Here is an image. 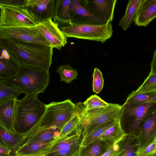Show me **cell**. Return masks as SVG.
<instances>
[{"label": "cell", "instance_id": "obj_9", "mask_svg": "<svg viewBox=\"0 0 156 156\" xmlns=\"http://www.w3.org/2000/svg\"><path fill=\"white\" fill-rule=\"evenodd\" d=\"M0 38L51 46L37 29L36 26L28 27L0 26Z\"/></svg>", "mask_w": 156, "mask_h": 156}, {"label": "cell", "instance_id": "obj_39", "mask_svg": "<svg viewBox=\"0 0 156 156\" xmlns=\"http://www.w3.org/2000/svg\"><path fill=\"white\" fill-rule=\"evenodd\" d=\"M150 66L151 71L150 73L156 74V49L154 51Z\"/></svg>", "mask_w": 156, "mask_h": 156}, {"label": "cell", "instance_id": "obj_34", "mask_svg": "<svg viewBox=\"0 0 156 156\" xmlns=\"http://www.w3.org/2000/svg\"><path fill=\"white\" fill-rule=\"evenodd\" d=\"M92 76L93 91L98 94L102 89L104 84L102 74L99 69L96 67L94 69Z\"/></svg>", "mask_w": 156, "mask_h": 156}, {"label": "cell", "instance_id": "obj_30", "mask_svg": "<svg viewBox=\"0 0 156 156\" xmlns=\"http://www.w3.org/2000/svg\"><path fill=\"white\" fill-rule=\"evenodd\" d=\"M21 94L16 88L0 79V102L11 98H18Z\"/></svg>", "mask_w": 156, "mask_h": 156}, {"label": "cell", "instance_id": "obj_26", "mask_svg": "<svg viewBox=\"0 0 156 156\" xmlns=\"http://www.w3.org/2000/svg\"><path fill=\"white\" fill-rule=\"evenodd\" d=\"M119 119H112L109 120L93 132L83 137L80 144L81 150L90 144L100 140V137L109 128Z\"/></svg>", "mask_w": 156, "mask_h": 156}, {"label": "cell", "instance_id": "obj_14", "mask_svg": "<svg viewBox=\"0 0 156 156\" xmlns=\"http://www.w3.org/2000/svg\"><path fill=\"white\" fill-rule=\"evenodd\" d=\"M116 0H80V4L91 13L111 23Z\"/></svg>", "mask_w": 156, "mask_h": 156}, {"label": "cell", "instance_id": "obj_41", "mask_svg": "<svg viewBox=\"0 0 156 156\" xmlns=\"http://www.w3.org/2000/svg\"><path fill=\"white\" fill-rule=\"evenodd\" d=\"M12 156H14V155H12Z\"/></svg>", "mask_w": 156, "mask_h": 156}, {"label": "cell", "instance_id": "obj_29", "mask_svg": "<svg viewBox=\"0 0 156 156\" xmlns=\"http://www.w3.org/2000/svg\"><path fill=\"white\" fill-rule=\"evenodd\" d=\"M56 71L60 75V81L66 83H70L76 79L78 75L77 70L69 64L59 66Z\"/></svg>", "mask_w": 156, "mask_h": 156}, {"label": "cell", "instance_id": "obj_21", "mask_svg": "<svg viewBox=\"0 0 156 156\" xmlns=\"http://www.w3.org/2000/svg\"><path fill=\"white\" fill-rule=\"evenodd\" d=\"M0 143L14 152L22 145L21 135L14 133L0 125Z\"/></svg>", "mask_w": 156, "mask_h": 156}, {"label": "cell", "instance_id": "obj_16", "mask_svg": "<svg viewBox=\"0 0 156 156\" xmlns=\"http://www.w3.org/2000/svg\"><path fill=\"white\" fill-rule=\"evenodd\" d=\"M60 132L54 127L30 129L25 133L20 134L23 140L21 146L35 142H51L59 137Z\"/></svg>", "mask_w": 156, "mask_h": 156}, {"label": "cell", "instance_id": "obj_10", "mask_svg": "<svg viewBox=\"0 0 156 156\" xmlns=\"http://www.w3.org/2000/svg\"><path fill=\"white\" fill-rule=\"evenodd\" d=\"M0 27L36 26L38 22L25 7L0 5Z\"/></svg>", "mask_w": 156, "mask_h": 156}, {"label": "cell", "instance_id": "obj_38", "mask_svg": "<svg viewBox=\"0 0 156 156\" xmlns=\"http://www.w3.org/2000/svg\"><path fill=\"white\" fill-rule=\"evenodd\" d=\"M12 152L9 148L0 143V156H12Z\"/></svg>", "mask_w": 156, "mask_h": 156}, {"label": "cell", "instance_id": "obj_40", "mask_svg": "<svg viewBox=\"0 0 156 156\" xmlns=\"http://www.w3.org/2000/svg\"><path fill=\"white\" fill-rule=\"evenodd\" d=\"M154 156H156V154Z\"/></svg>", "mask_w": 156, "mask_h": 156}, {"label": "cell", "instance_id": "obj_31", "mask_svg": "<svg viewBox=\"0 0 156 156\" xmlns=\"http://www.w3.org/2000/svg\"><path fill=\"white\" fill-rule=\"evenodd\" d=\"M133 91L136 94L156 92V74L149 73L142 84Z\"/></svg>", "mask_w": 156, "mask_h": 156}, {"label": "cell", "instance_id": "obj_12", "mask_svg": "<svg viewBox=\"0 0 156 156\" xmlns=\"http://www.w3.org/2000/svg\"><path fill=\"white\" fill-rule=\"evenodd\" d=\"M51 18L39 23L37 29L53 48L60 50L67 43V37Z\"/></svg>", "mask_w": 156, "mask_h": 156}, {"label": "cell", "instance_id": "obj_22", "mask_svg": "<svg viewBox=\"0 0 156 156\" xmlns=\"http://www.w3.org/2000/svg\"><path fill=\"white\" fill-rule=\"evenodd\" d=\"M127 134L123 129L119 119L109 128L99 139L112 145L118 144Z\"/></svg>", "mask_w": 156, "mask_h": 156}, {"label": "cell", "instance_id": "obj_18", "mask_svg": "<svg viewBox=\"0 0 156 156\" xmlns=\"http://www.w3.org/2000/svg\"><path fill=\"white\" fill-rule=\"evenodd\" d=\"M156 17V0H142L137 11L135 24L146 27Z\"/></svg>", "mask_w": 156, "mask_h": 156}, {"label": "cell", "instance_id": "obj_37", "mask_svg": "<svg viewBox=\"0 0 156 156\" xmlns=\"http://www.w3.org/2000/svg\"><path fill=\"white\" fill-rule=\"evenodd\" d=\"M119 143L113 144L101 156H119Z\"/></svg>", "mask_w": 156, "mask_h": 156}, {"label": "cell", "instance_id": "obj_4", "mask_svg": "<svg viewBox=\"0 0 156 156\" xmlns=\"http://www.w3.org/2000/svg\"><path fill=\"white\" fill-rule=\"evenodd\" d=\"M82 127L83 137L93 132L108 121L119 119L122 105L110 103L106 107L86 110L83 103L75 104Z\"/></svg>", "mask_w": 156, "mask_h": 156}, {"label": "cell", "instance_id": "obj_43", "mask_svg": "<svg viewBox=\"0 0 156 156\" xmlns=\"http://www.w3.org/2000/svg\"></svg>", "mask_w": 156, "mask_h": 156}, {"label": "cell", "instance_id": "obj_36", "mask_svg": "<svg viewBox=\"0 0 156 156\" xmlns=\"http://www.w3.org/2000/svg\"><path fill=\"white\" fill-rule=\"evenodd\" d=\"M26 0H0V5L26 6Z\"/></svg>", "mask_w": 156, "mask_h": 156}, {"label": "cell", "instance_id": "obj_3", "mask_svg": "<svg viewBox=\"0 0 156 156\" xmlns=\"http://www.w3.org/2000/svg\"><path fill=\"white\" fill-rule=\"evenodd\" d=\"M38 95H25L17 99L16 104L14 128L20 134L26 133L33 127L44 114L46 105L39 100Z\"/></svg>", "mask_w": 156, "mask_h": 156}, {"label": "cell", "instance_id": "obj_11", "mask_svg": "<svg viewBox=\"0 0 156 156\" xmlns=\"http://www.w3.org/2000/svg\"><path fill=\"white\" fill-rule=\"evenodd\" d=\"M137 138L138 151L156 139V103L150 108L142 121Z\"/></svg>", "mask_w": 156, "mask_h": 156}, {"label": "cell", "instance_id": "obj_28", "mask_svg": "<svg viewBox=\"0 0 156 156\" xmlns=\"http://www.w3.org/2000/svg\"><path fill=\"white\" fill-rule=\"evenodd\" d=\"M156 103V92L136 94L133 90L128 95L125 102L128 104Z\"/></svg>", "mask_w": 156, "mask_h": 156}, {"label": "cell", "instance_id": "obj_35", "mask_svg": "<svg viewBox=\"0 0 156 156\" xmlns=\"http://www.w3.org/2000/svg\"><path fill=\"white\" fill-rule=\"evenodd\" d=\"M156 154V140L146 147L138 151L136 156H154Z\"/></svg>", "mask_w": 156, "mask_h": 156}, {"label": "cell", "instance_id": "obj_42", "mask_svg": "<svg viewBox=\"0 0 156 156\" xmlns=\"http://www.w3.org/2000/svg\"></svg>", "mask_w": 156, "mask_h": 156}, {"label": "cell", "instance_id": "obj_7", "mask_svg": "<svg viewBox=\"0 0 156 156\" xmlns=\"http://www.w3.org/2000/svg\"><path fill=\"white\" fill-rule=\"evenodd\" d=\"M156 103L128 104L122 105L119 120L122 125L126 126L128 134L137 136L143 119L150 108Z\"/></svg>", "mask_w": 156, "mask_h": 156}, {"label": "cell", "instance_id": "obj_15", "mask_svg": "<svg viewBox=\"0 0 156 156\" xmlns=\"http://www.w3.org/2000/svg\"><path fill=\"white\" fill-rule=\"evenodd\" d=\"M56 0H26V7L39 23L53 18Z\"/></svg>", "mask_w": 156, "mask_h": 156}, {"label": "cell", "instance_id": "obj_32", "mask_svg": "<svg viewBox=\"0 0 156 156\" xmlns=\"http://www.w3.org/2000/svg\"><path fill=\"white\" fill-rule=\"evenodd\" d=\"M83 103L86 110L105 108L108 106L110 104L95 94L90 96Z\"/></svg>", "mask_w": 156, "mask_h": 156}, {"label": "cell", "instance_id": "obj_17", "mask_svg": "<svg viewBox=\"0 0 156 156\" xmlns=\"http://www.w3.org/2000/svg\"><path fill=\"white\" fill-rule=\"evenodd\" d=\"M18 98H12L0 102V125L14 133L16 104Z\"/></svg>", "mask_w": 156, "mask_h": 156}, {"label": "cell", "instance_id": "obj_33", "mask_svg": "<svg viewBox=\"0 0 156 156\" xmlns=\"http://www.w3.org/2000/svg\"><path fill=\"white\" fill-rule=\"evenodd\" d=\"M80 122V118L78 112L64 126L59 133V137H65L72 133Z\"/></svg>", "mask_w": 156, "mask_h": 156}, {"label": "cell", "instance_id": "obj_24", "mask_svg": "<svg viewBox=\"0 0 156 156\" xmlns=\"http://www.w3.org/2000/svg\"><path fill=\"white\" fill-rule=\"evenodd\" d=\"M142 0H129L127 4L125 12L118 23V26L126 31L134 22L138 9Z\"/></svg>", "mask_w": 156, "mask_h": 156}, {"label": "cell", "instance_id": "obj_2", "mask_svg": "<svg viewBox=\"0 0 156 156\" xmlns=\"http://www.w3.org/2000/svg\"><path fill=\"white\" fill-rule=\"evenodd\" d=\"M0 79L16 88L25 95H38L43 93L50 81L49 72L20 63L15 75Z\"/></svg>", "mask_w": 156, "mask_h": 156}, {"label": "cell", "instance_id": "obj_20", "mask_svg": "<svg viewBox=\"0 0 156 156\" xmlns=\"http://www.w3.org/2000/svg\"><path fill=\"white\" fill-rule=\"evenodd\" d=\"M60 138L59 137L50 142H35L22 145L14 152L13 154L33 156L42 153L56 143Z\"/></svg>", "mask_w": 156, "mask_h": 156}, {"label": "cell", "instance_id": "obj_6", "mask_svg": "<svg viewBox=\"0 0 156 156\" xmlns=\"http://www.w3.org/2000/svg\"><path fill=\"white\" fill-rule=\"evenodd\" d=\"M67 37H75L103 43L111 38L113 33L111 23L102 25H69L61 27Z\"/></svg>", "mask_w": 156, "mask_h": 156}, {"label": "cell", "instance_id": "obj_1", "mask_svg": "<svg viewBox=\"0 0 156 156\" xmlns=\"http://www.w3.org/2000/svg\"><path fill=\"white\" fill-rule=\"evenodd\" d=\"M0 48L6 49L21 63L49 72L52 63L51 46L0 38Z\"/></svg>", "mask_w": 156, "mask_h": 156}, {"label": "cell", "instance_id": "obj_5", "mask_svg": "<svg viewBox=\"0 0 156 156\" xmlns=\"http://www.w3.org/2000/svg\"><path fill=\"white\" fill-rule=\"evenodd\" d=\"M76 112L75 104L70 99L52 101L46 105L43 116L31 129L54 127L60 131Z\"/></svg>", "mask_w": 156, "mask_h": 156}, {"label": "cell", "instance_id": "obj_23", "mask_svg": "<svg viewBox=\"0 0 156 156\" xmlns=\"http://www.w3.org/2000/svg\"><path fill=\"white\" fill-rule=\"evenodd\" d=\"M71 0H56L52 19L58 24L71 23L69 7Z\"/></svg>", "mask_w": 156, "mask_h": 156}, {"label": "cell", "instance_id": "obj_25", "mask_svg": "<svg viewBox=\"0 0 156 156\" xmlns=\"http://www.w3.org/2000/svg\"><path fill=\"white\" fill-rule=\"evenodd\" d=\"M119 156H136L139 148V143L137 137L127 134L120 141Z\"/></svg>", "mask_w": 156, "mask_h": 156}, {"label": "cell", "instance_id": "obj_8", "mask_svg": "<svg viewBox=\"0 0 156 156\" xmlns=\"http://www.w3.org/2000/svg\"><path fill=\"white\" fill-rule=\"evenodd\" d=\"M80 122L71 133L59 140L40 156H80L83 136Z\"/></svg>", "mask_w": 156, "mask_h": 156}, {"label": "cell", "instance_id": "obj_27", "mask_svg": "<svg viewBox=\"0 0 156 156\" xmlns=\"http://www.w3.org/2000/svg\"><path fill=\"white\" fill-rule=\"evenodd\" d=\"M112 146L100 140L82 149L80 156H101Z\"/></svg>", "mask_w": 156, "mask_h": 156}, {"label": "cell", "instance_id": "obj_13", "mask_svg": "<svg viewBox=\"0 0 156 156\" xmlns=\"http://www.w3.org/2000/svg\"><path fill=\"white\" fill-rule=\"evenodd\" d=\"M80 0H71L69 7L70 25H102L108 23L104 19L93 14L80 4Z\"/></svg>", "mask_w": 156, "mask_h": 156}, {"label": "cell", "instance_id": "obj_19", "mask_svg": "<svg viewBox=\"0 0 156 156\" xmlns=\"http://www.w3.org/2000/svg\"><path fill=\"white\" fill-rule=\"evenodd\" d=\"M0 48V79H3L15 75L20 62L6 49Z\"/></svg>", "mask_w": 156, "mask_h": 156}]
</instances>
